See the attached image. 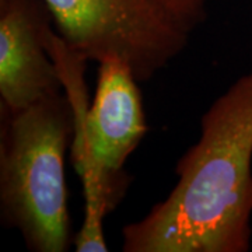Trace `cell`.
<instances>
[{"mask_svg":"<svg viewBox=\"0 0 252 252\" xmlns=\"http://www.w3.org/2000/svg\"><path fill=\"white\" fill-rule=\"evenodd\" d=\"M174 21L184 31L192 34L206 18L207 0H158Z\"/></svg>","mask_w":252,"mask_h":252,"instance_id":"6","label":"cell"},{"mask_svg":"<svg viewBox=\"0 0 252 252\" xmlns=\"http://www.w3.org/2000/svg\"><path fill=\"white\" fill-rule=\"evenodd\" d=\"M44 0H0V109L18 111L63 91L46 48Z\"/></svg>","mask_w":252,"mask_h":252,"instance_id":"5","label":"cell"},{"mask_svg":"<svg viewBox=\"0 0 252 252\" xmlns=\"http://www.w3.org/2000/svg\"><path fill=\"white\" fill-rule=\"evenodd\" d=\"M58 34L86 61H118L149 81L187 48L189 35L158 0H44Z\"/></svg>","mask_w":252,"mask_h":252,"instance_id":"4","label":"cell"},{"mask_svg":"<svg viewBox=\"0 0 252 252\" xmlns=\"http://www.w3.org/2000/svg\"><path fill=\"white\" fill-rule=\"evenodd\" d=\"M63 91L72 104V157L84 195V219L73 237L77 252H105L104 220L125 198L132 178L125 171L130 154L147 133L137 79L118 61L98 63L95 95L87 104L86 61L58 32L46 34Z\"/></svg>","mask_w":252,"mask_h":252,"instance_id":"2","label":"cell"},{"mask_svg":"<svg viewBox=\"0 0 252 252\" xmlns=\"http://www.w3.org/2000/svg\"><path fill=\"white\" fill-rule=\"evenodd\" d=\"M0 117L1 223L17 230L30 251H67L73 244L64 175L74 133L70 101L61 91Z\"/></svg>","mask_w":252,"mask_h":252,"instance_id":"3","label":"cell"},{"mask_svg":"<svg viewBox=\"0 0 252 252\" xmlns=\"http://www.w3.org/2000/svg\"><path fill=\"white\" fill-rule=\"evenodd\" d=\"M168 196L122 230L125 252H247L252 238V73L210 105Z\"/></svg>","mask_w":252,"mask_h":252,"instance_id":"1","label":"cell"}]
</instances>
